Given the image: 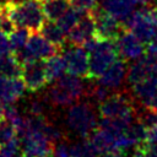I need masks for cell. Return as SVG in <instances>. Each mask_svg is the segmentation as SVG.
Listing matches in <instances>:
<instances>
[{
  "mask_svg": "<svg viewBox=\"0 0 157 157\" xmlns=\"http://www.w3.org/2000/svg\"><path fill=\"white\" fill-rule=\"evenodd\" d=\"M29 29L25 27H16L9 36L10 45H11V52L16 53L21 49H23L28 42L29 38Z\"/></svg>",
  "mask_w": 157,
  "mask_h": 157,
  "instance_id": "cell-24",
  "label": "cell"
},
{
  "mask_svg": "<svg viewBox=\"0 0 157 157\" xmlns=\"http://www.w3.org/2000/svg\"><path fill=\"white\" fill-rule=\"evenodd\" d=\"M118 58H119V53L115 40L98 39L94 48L90 52V58H88L90 71L87 78L90 80L98 78L104 72V70Z\"/></svg>",
  "mask_w": 157,
  "mask_h": 157,
  "instance_id": "cell-5",
  "label": "cell"
},
{
  "mask_svg": "<svg viewBox=\"0 0 157 157\" xmlns=\"http://www.w3.org/2000/svg\"><path fill=\"white\" fill-rule=\"evenodd\" d=\"M43 12L47 20L58 21L69 9V0H42Z\"/></svg>",
  "mask_w": 157,
  "mask_h": 157,
  "instance_id": "cell-21",
  "label": "cell"
},
{
  "mask_svg": "<svg viewBox=\"0 0 157 157\" xmlns=\"http://www.w3.org/2000/svg\"><path fill=\"white\" fill-rule=\"evenodd\" d=\"M157 74V60L150 55L142 56L128 69L126 81L130 86L136 85Z\"/></svg>",
  "mask_w": 157,
  "mask_h": 157,
  "instance_id": "cell-12",
  "label": "cell"
},
{
  "mask_svg": "<svg viewBox=\"0 0 157 157\" xmlns=\"http://www.w3.org/2000/svg\"><path fill=\"white\" fill-rule=\"evenodd\" d=\"M16 137V130L13 125L4 117L0 118V146L7 144Z\"/></svg>",
  "mask_w": 157,
  "mask_h": 157,
  "instance_id": "cell-25",
  "label": "cell"
},
{
  "mask_svg": "<svg viewBox=\"0 0 157 157\" xmlns=\"http://www.w3.org/2000/svg\"><path fill=\"white\" fill-rule=\"evenodd\" d=\"M26 85L21 77H6L0 75V101L4 104L15 103L23 96Z\"/></svg>",
  "mask_w": 157,
  "mask_h": 157,
  "instance_id": "cell-15",
  "label": "cell"
},
{
  "mask_svg": "<svg viewBox=\"0 0 157 157\" xmlns=\"http://www.w3.org/2000/svg\"><path fill=\"white\" fill-rule=\"evenodd\" d=\"M96 37V25L91 15H85L67 33V39L74 45L82 47L90 39Z\"/></svg>",
  "mask_w": 157,
  "mask_h": 157,
  "instance_id": "cell-14",
  "label": "cell"
},
{
  "mask_svg": "<svg viewBox=\"0 0 157 157\" xmlns=\"http://www.w3.org/2000/svg\"><path fill=\"white\" fill-rule=\"evenodd\" d=\"M126 72H128L126 60L123 58L120 59L118 58L104 70V72L97 80L104 87L109 90H114L121 86V83L126 78Z\"/></svg>",
  "mask_w": 157,
  "mask_h": 157,
  "instance_id": "cell-13",
  "label": "cell"
},
{
  "mask_svg": "<svg viewBox=\"0 0 157 157\" xmlns=\"http://www.w3.org/2000/svg\"><path fill=\"white\" fill-rule=\"evenodd\" d=\"M45 101L49 102L50 104H53L54 107H70L74 103H76L78 99L70 93L66 88H64L63 86H60L59 83H54L49 91L47 92L45 96Z\"/></svg>",
  "mask_w": 157,
  "mask_h": 157,
  "instance_id": "cell-17",
  "label": "cell"
},
{
  "mask_svg": "<svg viewBox=\"0 0 157 157\" xmlns=\"http://www.w3.org/2000/svg\"><path fill=\"white\" fill-rule=\"evenodd\" d=\"M63 56L66 63V71L80 77H88L90 65L87 50L83 47L74 45L64 50Z\"/></svg>",
  "mask_w": 157,
  "mask_h": 157,
  "instance_id": "cell-10",
  "label": "cell"
},
{
  "mask_svg": "<svg viewBox=\"0 0 157 157\" xmlns=\"http://www.w3.org/2000/svg\"><path fill=\"white\" fill-rule=\"evenodd\" d=\"M45 72H47V78L48 82L56 81L59 77L65 75L66 71V63L63 55L60 54H54L50 58L45 59Z\"/></svg>",
  "mask_w": 157,
  "mask_h": 157,
  "instance_id": "cell-19",
  "label": "cell"
},
{
  "mask_svg": "<svg viewBox=\"0 0 157 157\" xmlns=\"http://www.w3.org/2000/svg\"><path fill=\"white\" fill-rule=\"evenodd\" d=\"M58 49L59 48L56 45L45 39L39 32H33L29 36L26 47L13 54L20 64L23 65L25 63L31 60H45L56 54Z\"/></svg>",
  "mask_w": 157,
  "mask_h": 157,
  "instance_id": "cell-6",
  "label": "cell"
},
{
  "mask_svg": "<svg viewBox=\"0 0 157 157\" xmlns=\"http://www.w3.org/2000/svg\"><path fill=\"white\" fill-rule=\"evenodd\" d=\"M29 114L31 115H44L45 112V104L40 99H33L29 104Z\"/></svg>",
  "mask_w": 157,
  "mask_h": 157,
  "instance_id": "cell-27",
  "label": "cell"
},
{
  "mask_svg": "<svg viewBox=\"0 0 157 157\" xmlns=\"http://www.w3.org/2000/svg\"><path fill=\"white\" fill-rule=\"evenodd\" d=\"M26 88L31 92H36L43 88L48 83L45 64L43 60H31L22 65V75Z\"/></svg>",
  "mask_w": 157,
  "mask_h": 157,
  "instance_id": "cell-9",
  "label": "cell"
},
{
  "mask_svg": "<svg viewBox=\"0 0 157 157\" xmlns=\"http://www.w3.org/2000/svg\"><path fill=\"white\" fill-rule=\"evenodd\" d=\"M132 5H141V6H147L153 2V0H129Z\"/></svg>",
  "mask_w": 157,
  "mask_h": 157,
  "instance_id": "cell-31",
  "label": "cell"
},
{
  "mask_svg": "<svg viewBox=\"0 0 157 157\" xmlns=\"http://www.w3.org/2000/svg\"><path fill=\"white\" fill-rule=\"evenodd\" d=\"M65 121L72 132L82 137H87L98 126L97 114L88 102L74 103L70 105Z\"/></svg>",
  "mask_w": 157,
  "mask_h": 157,
  "instance_id": "cell-3",
  "label": "cell"
},
{
  "mask_svg": "<svg viewBox=\"0 0 157 157\" xmlns=\"http://www.w3.org/2000/svg\"><path fill=\"white\" fill-rule=\"evenodd\" d=\"M0 75L6 77H21L22 65L16 59L13 53L0 54Z\"/></svg>",
  "mask_w": 157,
  "mask_h": 157,
  "instance_id": "cell-20",
  "label": "cell"
},
{
  "mask_svg": "<svg viewBox=\"0 0 157 157\" xmlns=\"http://www.w3.org/2000/svg\"><path fill=\"white\" fill-rule=\"evenodd\" d=\"M5 2H6V0H0V9H1V6H2Z\"/></svg>",
  "mask_w": 157,
  "mask_h": 157,
  "instance_id": "cell-34",
  "label": "cell"
},
{
  "mask_svg": "<svg viewBox=\"0 0 157 157\" xmlns=\"http://www.w3.org/2000/svg\"><path fill=\"white\" fill-rule=\"evenodd\" d=\"M119 56L125 60H137L146 54L144 42H141L132 32L124 29L121 34L115 39Z\"/></svg>",
  "mask_w": 157,
  "mask_h": 157,
  "instance_id": "cell-11",
  "label": "cell"
},
{
  "mask_svg": "<svg viewBox=\"0 0 157 157\" xmlns=\"http://www.w3.org/2000/svg\"><path fill=\"white\" fill-rule=\"evenodd\" d=\"M98 112L101 118L130 119L137 118V110L134 105V98L125 92L112 93L105 101L99 103Z\"/></svg>",
  "mask_w": 157,
  "mask_h": 157,
  "instance_id": "cell-4",
  "label": "cell"
},
{
  "mask_svg": "<svg viewBox=\"0 0 157 157\" xmlns=\"http://www.w3.org/2000/svg\"><path fill=\"white\" fill-rule=\"evenodd\" d=\"M6 12L16 27H25L32 32H39L44 23L42 0H25L21 2H5Z\"/></svg>",
  "mask_w": 157,
  "mask_h": 157,
  "instance_id": "cell-1",
  "label": "cell"
},
{
  "mask_svg": "<svg viewBox=\"0 0 157 157\" xmlns=\"http://www.w3.org/2000/svg\"><path fill=\"white\" fill-rule=\"evenodd\" d=\"M21 150L26 157H50L55 144L45 135L44 130H31L20 139Z\"/></svg>",
  "mask_w": 157,
  "mask_h": 157,
  "instance_id": "cell-7",
  "label": "cell"
},
{
  "mask_svg": "<svg viewBox=\"0 0 157 157\" xmlns=\"http://www.w3.org/2000/svg\"><path fill=\"white\" fill-rule=\"evenodd\" d=\"M69 4L71 7L83 13H90L97 6L98 0H69Z\"/></svg>",
  "mask_w": 157,
  "mask_h": 157,
  "instance_id": "cell-26",
  "label": "cell"
},
{
  "mask_svg": "<svg viewBox=\"0 0 157 157\" xmlns=\"http://www.w3.org/2000/svg\"><path fill=\"white\" fill-rule=\"evenodd\" d=\"M88 15L94 20L96 25V37L98 39H109L115 40L121 32L125 29L121 26V22L104 11L101 6H96Z\"/></svg>",
  "mask_w": 157,
  "mask_h": 157,
  "instance_id": "cell-8",
  "label": "cell"
},
{
  "mask_svg": "<svg viewBox=\"0 0 157 157\" xmlns=\"http://www.w3.org/2000/svg\"><path fill=\"white\" fill-rule=\"evenodd\" d=\"M98 157H125V151L119 148H112L98 153Z\"/></svg>",
  "mask_w": 157,
  "mask_h": 157,
  "instance_id": "cell-30",
  "label": "cell"
},
{
  "mask_svg": "<svg viewBox=\"0 0 157 157\" xmlns=\"http://www.w3.org/2000/svg\"><path fill=\"white\" fill-rule=\"evenodd\" d=\"M69 151L70 157H98V152L88 137H83L82 140L72 144L69 147Z\"/></svg>",
  "mask_w": 157,
  "mask_h": 157,
  "instance_id": "cell-22",
  "label": "cell"
},
{
  "mask_svg": "<svg viewBox=\"0 0 157 157\" xmlns=\"http://www.w3.org/2000/svg\"><path fill=\"white\" fill-rule=\"evenodd\" d=\"M124 27L147 44L157 36V7L147 5L137 11H132L124 21Z\"/></svg>",
  "mask_w": 157,
  "mask_h": 157,
  "instance_id": "cell-2",
  "label": "cell"
},
{
  "mask_svg": "<svg viewBox=\"0 0 157 157\" xmlns=\"http://www.w3.org/2000/svg\"><path fill=\"white\" fill-rule=\"evenodd\" d=\"M1 53H12L9 37L2 31H0V54Z\"/></svg>",
  "mask_w": 157,
  "mask_h": 157,
  "instance_id": "cell-28",
  "label": "cell"
},
{
  "mask_svg": "<svg viewBox=\"0 0 157 157\" xmlns=\"http://www.w3.org/2000/svg\"><path fill=\"white\" fill-rule=\"evenodd\" d=\"M85 15H87V13H83V12H81V11H78V10H76V9H67L64 13H63V16L56 21V23L60 26V28L67 34L71 29H72V27L85 16Z\"/></svg>",
  "mask_w": 157,
  "mask_h": 157,
  "instance_id": "cell-23",
  "label": "cell"
},
{
  "mask_svg": "<svg viewBox=\"0 0 157 157\" xmlns=\"http://www.w3.org/2000/svg\"><path fill=\"white\" fill-rule=\"evenodd\" d=\"M4 117V103L0 101V118Z\"/></svg>",
  "mask_w": 157,
  "mask_h": 157,
  "instance_id": "cell-32",
  "label": "cell"
},
{
  "mask_svg": "<svg viewBox=\"0 0 157 157\" xmlns=\"http://www.w3.org/2000/svg\"><path fill=\"white\" fill-rule=\"evenodd\" d=\"M146 55H150V56H152V58H155L157 60V36L147 43Z\"/></svg>",
  "mask_w": 157,
  "mask_h": 157,
  "instance_id": "cell-29",
  "label": "cell"
},
{
  "mask_svg": "<svg viewBox=\"0 0 157 157\" xmlns=\"http://www.w3.org/2000/svg\"><path fill=\"white\" fill-rule=\"evenodd\" d=\"M99 6L123 23L134 11V5L129 0H99Z\"/></svg>",
  "mask_w": 157,
  "mask_h": 157,
  "instance_id": "cell-16",
  "label": "cell"
},
{
  "mask_svg": "<svg viewBox=\"0 0 157 157\" xmlns=\"http://www.w3.org/2000/svg\"><path fill=\"white\" fill-rule=\"evenodd\" d=\"M39 33L58 48H63L66 43V33L55 21L45 20L39 29Z\"/></svg>",
  "mask_w": 157,
  "mask_h": 157,
  "instance_id": "cell-18",
  "label": "cell"
},
{
  "mask_svg": "<svg viewBox=\"0 0 157 157\" xmlns=\"http://www.w3.org/2000/svg\"><path fill=\"white\" fill-rule=\"evenodd\" d=\"M9 2H21V1H25V0H6Z\"/></svg>",
  "mask_w": 157,
  "mask_h": 157,
  "instance_id": "cell-33",
  "label": "cell"
}]
</instances>
